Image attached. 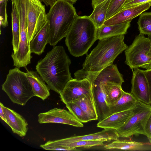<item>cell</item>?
I'll return each mask as SVG.
<instances>
[{
  "label": "cell",
  "instance_id": "8d00e7d4",
  "mask_svg": "<svg viewBox=\"0 0 151 151\" xmlns=\"http://www.w3.org/2000/svg\"><path fill=\"white\" fill-rule=\"evenodd\" d=\"M134 0H127L125 3H128Z\"/></svg>",
  "mask_w": 151,
  "mask_h": 151
},
{
  "label": "cell",
  "instance_id": "e575fe53",
  "mask_svg": "<svg viewBox=\"0 0 151 151\" xmlns=\"http://www.w3.org/2000/svg\"><path fill=\"white\" fill-rule=\"evenodd\" d=\"M106 0H91V4L93 8L96 5Z\"/></svg>",
  "mask_w": 151,
  "mask_h": 151
},
{
  "label": "cell",
  "instance_id": "1f68e13d",
  "mask_svg": "<svg viewBox=\"0 0 151 151\" xmlns=\"http://www.w3.org/2000/svg\"><path fill=\"white\" fill-rule=\"evenodd\" d=\"M147 78L149 89L150 104L151 105V69L144 70Z\"/></svg>",
  "mask_w": 151,
  "mask_h": 151
},
{
  "label": "cell",
  "instance_id": "52a82bcc",
  "mask_svg": "<svg viewBox=\"0 0 151 151\" xmlns=\"http://www.w3.org/2000/svg\"><path fill=\"white\" fill-rule=\"evenodd\" d=\"M151 113V105L138 101L132 115L123 126L116 130L120 137L129 138L140 134L146 136L145 127Z\"/></svg>",
  "mask_w": 151,
  "mask_h": 151
},
{
  "label": "cell",
  "instance_id": "44dd1931",
  "mask_svg": "<svg viewBox=\"0 0 151 151\" xmlns=\"http://www.w3.org/2000/svg\"><path fill=\"white\" fill-rule=\"evenodd\" d=\"M73 102L78 105L88 116L90 121L98 120V115L92 91Z\"/></svg>",
  "mask_w": 151,
  "mask_h": 151
},
{
  "label": "cell",
  "instance_id": "30bf717a",
  "mask_svg": "<svg viewBox=\"0 0 151 151\" xmlns=\"http://www.w3.org/2000/svg\"><path fill=\"white\" fill-rule=\"evenodd\" d=\"M79 79H86L91 82L92 91L99 121L110 115L109 105L104 91L101 81L95 73L82 72L78 75Z\"/></svg>",
  "mask_w": 151,
  "mask_h": 151
},
{
  "label": "cell",
  "instance_id": "83f0119b",
  "mask_svg": "<svg viewBox=\"0 0 151 151\" xmlns=\"http://www.w3.org/2000/svg\"><path fill=\"white\" fill-rule=\"evenodd\" d=\"M127 0H111L106 15V20L122 10Z\"/></svg>",
  "mask_w": 151,
  "mask_h": 151
},
{
  "label": "cell",
  "instance_id": "277c9868",
  "mask_svg": "<svg viewBox=\"0 0 151 151\" xmlns=\"http://www.w3.org/2000/svg\"><path fill=\"white\" fill-rule=\"evenodd\" d=\"M73 4L59 0L50 7L47 14L49 44L54 46L65 37L78 15Z\"/></svg>",
  "mask_w": 151,
  "mask_h": 151
},
{
  "label": "cell",
  "instance_id": "484cf974",
  "mask_svg": "<svg viewBox=\"0 0 151 151\" xmlns=\"http://www.w3.org/2000/svg\"><path fill=\"white\" fill-rule=\"evenodd\" d=\"M137 24L140 33L151 36V12H144L140 14Z\"/></svg>",
  "mask_w": 151,
  "mask_h": 151
},
{
  "label": "cell",
  "instance_id": "5b68a950",
  "mask_svg": "<svg viewBox=\"0 0 151 151\" xmlns=\"http://www.w3.org/2000/svg\"><path fill=\"white\" fill-rule=\"evenodd\" d=\"M2 89L14 103L22 106L35 96L25 73L17 67L9 70Z\"/></svg>",
  "mask_w": 151,
  "mask_h": 151
},
{
  "label": "cell",
  "instance_id": "d6986e66",
  "mask_svg": "<svg viewBox=\"0 0 151 151\" xmlns=\"http://www.w3.org/2000/svg\"><path fill=\"white\" fill-rule=\"evenodd\" d=\"M49 42L48 23H46L34 36L29 43L31 53L38 55L44 52L46 45Z\"/></svg>",
  "mask_w": 151,
  "mask_h": 151
},
{
  "label": "cell",
  "instance_id": "f546056e",
  "mask_svg": "<svg viewBox=\"0 0 151 151\" xmlns=\"http://www.w3.org/2000/svg\"><path fill=\"white\" fill-rule=\"evenodd\" d=\"M150 3H151V0H134L125 3L122 9L135 7Z\"/></svg>",
  "mask_w": 151,
  "mask_h": 151
},
{
  "label": "cell",
  "instance_id": "603a6c76",
  "mask_svg": "<svg viewBox=\"0 0 151 151\" xmlns=\"http://www.w3.org/2000/svg\"><path fill=\"white\" fill-rule=\"evenodd\" d=\"M111 1V0H106L96 5L89 16L96 29L104 24Z\"/></svg>",
  "mask_w": 151,
  "mask_h": 151
},
{
  "label": "cell",
  "instance_id": "d590c367",
  "mask_svg": "<svg viewBox=\"0 0 151 151\" xmlns=\"http://www.w3.org/2000/svg\"><path fill=\"white\" fill-rule=\"evenodd\" d=\"M148 37L149 38L150 42V48L151 49V36H148Z\"/></svg>",
  "mask_w": 151,
  "mask_h": 151
},
{
  "label": "cell",
  "instance_id": "6da1fadb",
  "mask_svg": "<svg viewBox=\"0 0 151 151\" xmlns=\"http://www.w3.org/2000/svg\"><path fill=\"white\" fill-rule=\"evenodd\" d=\"M71 63L64 48L55 46L39 61L36 69L50 89L60 94L73 79L69 69Z\"/></svg>",
  "mask_w": 151,
  "mask_h": 151
},
{
  "label": "cell",
  "instance_id": "9c48e42d",
  "mask_svg": "<svg viewBox=\"0 0 151 151\" xmlns=\"http://www.w3.org/2000/svg\"><path fill=\"white\" fill-rule=\"evenodd\" d=\"M120 137L116 130L111 129H104L102 131L88 134L76 136L54 140H49L40 147L45 150H56L61 146L69 143L80 140H114L119 139Z\"/></svg>",
  "mask_w": 151,
  "mask_h": 151
},
{
  "label": "cell",
  "instance_id": "4dcf8cb0",
  "mask_svg": "<svg viewBox=\"0 0 151 151\" xmlns=\"http://www.w3.org/2000/svg\"><path fill=\"white\" fill-rule=\"evenodd\" d=\"M145 131L149 142L151 143V113L146 123Z\"/></svg>",
  "mask_w": 151,
  "mask_h": 151
},
{
  "label": "cell",
  "instance_id": "ffe728a7",
  "mask_svg": "<svg viewBox=\"0 0 151 151\" xmlns=\"http://www.w3.org/2000/svg\"><path fill=\"white\" fill-rule=\"evenodd\" d=\"M131 21L110 25H103L96 29V40L126 34L130 26Z\"/></svg>",
  "mask_w": 151,
  "mask_h": 151
},
{
  "label": "cell",
  "instance_id": "d6a6232c",
  "mask_svg": "<svg viewBox=\"0 0 151 151\" xmlns=\"http://www.w3.org/2000/svg\"><path fill=\"white\" fill-rule=\"evenodd\" d=\"M41 2H43L45 5L47 6H50V7L53 5L56 2L59 0H40ZM73 4L76 3L78 0H65Z\"/></svg>",
  "mask_w": 151,
  "mask_h": 151
},
{
  "label": "cell",
  "instance_id": "7402d4cb",
  "mask_svg": "<svg viewBox=\"0 0 151 151\" xmlns=\"http://www.w3.org/2000/svg\"><path fill=\"white\" fill-rule=\"evenodd\" d=\"M138 101L130 93L124 92L118 100L109 104L111 114L133 108L137 104Z\"/></svg>",
  "mask_w": 151,
  "mask_h": 151
},
{
  "label": "cell",
  "instance_id": "e0dca14e",
  "mask_svg": "<svg viewBox=\"0 0 151 151\" xmlns=\"http://www.w3.org/2000/svg\"><path fill=\"white\" fill-rule=\"evenodd\" d=\"M106 150H116L130 151L151 150V143L138 142L130 140L119 139L113 140L105 145Z\"/></svg>",
  "mask_w": 151,
  "mask_h": 151
},
{
  "label": "cell",
  "instance_id": "836d02e7",
  "mask_svg": "<svg viewBox=\"0 0 151 151\" xmlns=\"http://www.w3.org/2000/svg\"><path fill=\"white\" fill-rule=\"evenodd\" d=\"M3 104L0 103V116L1 119L4 121L5 122H6V120L4 112L3 109Z\"/></svg>",
  "mask_w": 151,
  "mask_h": 151
},
{
  "label": "cell",
  "instance_id": "7c38bea8",
  "mask_svg": "<svg viewBox=\"0 0 151 151\" xmlns=\"http://www.w3.org/2000/svg\"><path fill=\"white\" fill-rule=\"evenodd\" d=\"M38 121L40 124H62L78 127L84 126L83 123L78 120L69 111L57 108L40 113L38 115Z\"/></svg>",
  "mask_w": 151,
  "mask_h": 151
},
{
  "label": "cell",
  "instance_id": "9a60e30c",
  "mask_svg": "<svg viewBox=\"0 0 151 151\" xmlns=\"http://www.w3.org/2000/svg\"><path fill=\"white\" fill-rule=\"evenodd\" d=\"M6 122L13 133L21 137L25 136L28 129L25 119L15 111L3 106Z\"/></svg>",
  "mask_w": 151,
  "mask_h": 151
},
{
  "label": "cell",
  "instance_id": "2e32d148",
  "mask_svg": "<svg viewBox=\"0 0 151 151\" xmlns=\"http://www.w3.org/2000/svg\"><path fill=\"white\" fill-rule=\"evenodd\" d=\"M135 106L127 110L112 114L99 121L97 127L103 129H117L123 126L132 115Z\"/></svg>",
  "mask_w": 151,
  "mask_h": 151
},
{
  "label": "cell",
  "instance_id": "7a4b0ae2",
  "mask_svg": "<svg viewBox=\"0 0 151 151\" xmlns=\"http://www.w3.org/2000/svg\"><path fill=\"white\" fill-rule=\"evenodd\" d=\"M122 35L99 40L96 47L86 58L80 69L83 71L97 73L113 64L117 57L128 46L124 42Z\"/></svg>",
  "mask_w": 151,
  "mask_h": 151
},
{
  "label": "cell",
  "instance_id": "cb8c5ba5",
  "mask_svg": "<svg viewBox=\"0 0 151 151\" xmlns=\"http://www.w3.org/2000/svg\"><path fill=\"white\" fill-rule=\"evenodd\" d=\"M12 24V45L13 53H15L18 49L20 36V25L18 12L17 9L12 4L11 13Z\"/></svg>",
  "mask_w": 151,
  "mask_h": 151
},
{
  "label": "cell",
  "instance_id": "4316f807",
  "mask_svg": "<svg viewBox=\"0 0 151 151\" xmlns=\"http://www.w3.org/2000/svg\"><path fill=\"white\" fill-rule=\"evenodd\" d=\"M69 111L79 121L82 123L90 121L89 118L80 107L76 103L71 102L65 104Z\"/></svg>",
  "mask_w": 151,
  "mask_h": 151
},
{
  "label": "cell",
  "instance_id": "f1b7e54d",
  "mask_svg": "<svg viewBox=\"0 0 151 151\" xmlns=\"http://www.w3.org/2000/svg\"><path fill=\"white\" fill-rule=\"evenodd\" d=\"M8 0H0V26L5 28L8 25L7 5Z\"/></svg>",
  "mask_w": 151,
  "mask_h": 151
},
{
  "label": "cell",
  "instance_id": "ac0fdd59",
  "mask_svg": "<svg viewBox=\"0 0 151 151\" xmlns=\"http://www.w3.org/2000/svg\"><path fill=\"white\" fill-rule=\"evenodd\" d=\"M37 73L27 70L25 74L31 85L35 96L44 100L50 95V88Z\"/></svg>",
  "mask_w": 151,
  "mask_h": 151
},
{
  "label": "cell",
  "instance_id": "d4e9b609",
  "mask_svg": "<svg viewBox=\"0 0 151 151\" xmlns=\"http://www.w3.org/2000/svg\"><path fill=\"white\" fill-rule=\"evenodd\" d=\"M103 140H80L73 142L63 145L58 148L56 150L78 151V147L87 148L93 146H103L104 145Z\"/></svg>",
  "mask_w": 151,
  "mask_h": 151
},
{
  "label": "cell",
  "instance_id": "5bb4252c",
  "mask_svg": "<svg viewBox=\"0 0 151 151\" xmlns=\"http://www.w3.org/2000/svg\"><path fill=\"white\" fill-rule=\"evenodd\" d=\"M151 6V3H148L139 6L122 9L108 19L104 23L105 25L121 24L132 20L148 10Z\"/></svg>",
  "mask_w": 151,
  "mask_h": 151
},
{
  "label": "cell",
  "instance_id": "8fae6325",
  "mask_svg": "<svg viewBox=\"0 0 151 151\" xmlns=\"http://www.w3.org/2000/svg\"><path fill=\"white\" fill-rule=\"evenodd\" d=\"M92 92L91 83L88 80L73 78L68 82L60 94V98L65 104Z\"/></svg>",
  "mask_w": 151,
  "mask_h": 151
},
{
  "label": "cell",
  "instance_id": "4fadbf2b",
  "mask_svg": "<svg viewBox=\"0 0 151 151\" xmlns=\"http://www.w3.org/2000/svg\"><path fill=\"white\" fill-rule=\"evenodd\" d=\"M132 70L130 93L138 101L150 105L149 85L144 70Z\"/></svg>",
  "mask_w": 151,
  "mask_h": 151
},
{
  "label": "cell",
  "instance_id": "8992f818",
  "mask_svg": "<svg viewBox=\"0 0 151 151\" xmlns=\"http://www.w3.org/2000/svg\"><path fill=\"white\" fill-rule=\"evenodd\" d=\"M125 63L132 70L151 69V49L149 39L139 33L125 50Z\"/></svg>",
  "mask_w": 151,
  "mask_h": 151
},
{
  "label": "cell",
  "instance_id": "3957f363",
  "mask_svg": "<svg viewBox=\"0 0 151 151\" xmlns=\"http://www.w3.org/2000/svg\"><path fill=\"white\" fill-rule=\"evenodd\" d=\"M96 30L89 16L78 15L65 37V44L70 53L75 57L87 54L96 40Z\"/></svg>",
  "mask_w": 151,
  "mask_h": 151
},
{
  "label": "cell",
  "instance_id": "ba28073f",
  "mask_svg": "<svg viewBox=\"0 0 151 151\" xmlns=\"http://www.w3.org/2000/svg\"><path fill=\"white\" fill-rule=\"evenodd\" d=\"M29 43L47 21L45 6L40 0H26Z\"/></svg>",
  "mask_w": 151,
  "mask_h": 151
}]
</instances>
